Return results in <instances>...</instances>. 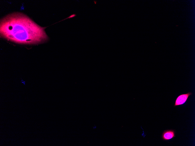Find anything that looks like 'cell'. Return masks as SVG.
Here are the masks:
<instances>
[{
  "instance_id": "cell-2",
  "label": "cell",
  "mask_w": 195,
  "mask_h": 146,
  "mask_svg": "<svg viewBox=\"0 0 195 146\" xmlns=\"http://www.w3.org/2000/svg\"><path fill=\"white\" fill-rule=\"evenodd\" d=\"M192 94L191 92H188L187 93L182 94L178 96L175 100L174 106L184 104L187 101L189 97L192 95Z\"/></svg>"
},
{
  "instance_id": "cell-3",
  "label": "cell",
  "mask_w": 195,
  "mask_h": 146,
  "mask_svg": "<svg viewBox=\"0 0 195 146\" xmlns=\"http://www.w3.org/2000/svg\"><path fill=\"white\" fill-rule=\"evenodd\" d=\"M175 131L174 130H167L163 131L161 137L163 140L167 141L175 137Z\"/></svg>"
},
{
  "instance_id": "cell-1",
  "label": "cell",
  "mask_w": 195,
  "mask_h": 146,
  "mask_svg": "<svg viewBox=\"0 0 195 146\" xmlns=\"http://www.w3.org/2000/svg\"><path fill=\"white\" fill-rule=\"evenodd\" d=\"M0 36L16 43L37 44L49 40L45 29L20 12L10 14L0 20Z\"/></svg>"
}]
</instances>
